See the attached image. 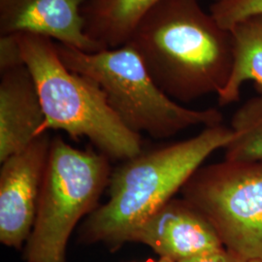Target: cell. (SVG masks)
<instances>
[{
	"instance_id": "1",
	"label": "cell",
	"mask_w": 262,
	"mask_h": 262,
	"mask_svg": "<svg viewBox=\"0 0 262 262\" xmlns=\"http://www.w3.org/2000/svg\"><path fill=\"white\" fill-rule=\"evenodd\" d=\"M129 43L159 89L190 102L225 88L234 63L230 30L198 0H159L139 19Z\"/></svg>"
},
{
	"instance_id": "2",
	"label": "cell",
	"mask_w": 262,
	"mask_h": 262,
	"mask_svg": "<svg viewBox=\"0 0 262 262\" xmlns=\"http://www.w3.org/2000/svg\"><path fill=\"white\" fill-rule=\"evenodd\" d=\"M234 133L222 123L196 136L127 159L111 174L109 199L97 207L80 229L83 243H101L115 251L131 243L137 229L181 190L215 150Z\"/></svg>"
},
{
	"instance_id": "3",
	"label": "cell",
	"mask_w": 262,
	"mask_h": 262,
	"mask_svg": "<svg viewBox=\"0 0 262 262\" xmlns=\"http://www.w3.org/2000/svg\"><path fill=\"white\" fill-rule=\"evenodd\" d=\"M16 35L45 116L43 133L54 129L66 131L72 138H88L112 159L127 160L140 155L141 135L124 125L94 80L63 63L54 40Z\"/></svg>"
},
{
	"instance_id": "4",
	"label": "cell",
	"mask_w": 262,
	"mask_h": 262,
	"mask_svg": "<svg viewBox=\"0 0 262 262\" xmlns=\"http://www.w3.org/2000/svg\"><path fill=\"white\" fill-rule=\"evenodd\" d=\"M56 48L63 63L94 80L124 125L139 135L147 133L163 139L192 126L223 122V115L215 109L192 110L171 99L156 84L129 43L95 53L59 43Z\"/></svg>"
},
{
	"instance_id": "5",
	"label": "cell",
	"mask_w": 262,
	"mask_h": 262,
	"mask_svg": "<svg viewBox=\"0 0 262 262\" xmlns=\"http://www.w3.org/2000/svg\"><path fill=\"white\" fill-rule=\"evenodd\" d=\"M111 174L102 152L79 150L58 137L52 140L35 223L24 248L27 261L66 262L70 236L97 208Z\"/></svg>"
},
{
	"instance_id": "6",
	"label": "cell",
	"mask_w": 262,
	"mask_h": 262,
	"mask_svg": "<svg viewBox=\"0 0 262 262\" xmlns=\"http://www.w3.org/2000/svg\"><path fill=\"white\" fill-rule=\"evenodd\" d=\"M181 190L225 249L245 260L262 258V161L200 167Z\"/></svg>"
},
{
	"instance_id": "7",
	"label": "cell",
	"mask_w": 262,
	"mask_h": 262,
	"mask_svg": "<svg viewBox=\"0 0 262 262\" xmlns=\"http://www.w3.org/2000/svg\"><path fill=\"white\" fill-rule=\"evenodd\" d=\"M52 140L42 134L1 162L0 242L21 250L32 232Z\"/></svg>"
},
{
	"instance_id": "8",
	"label": "cell",
	"mask_w": 262,
	"mask_h": 262,
	"mask_svg": "<svg viewBox=\"0 0 262 262\" xmlns=\"http://www.w3.org/2000/svg\"><path fill=\"white\" fill-rule=\"evenodd\" d=\"M131 243L150 247L159 257L182 262L224 247L213 225L186 199L172 198L134 233Z\"/></svg>"
},
{
	"instance_id": "9",
	"label": "cell",
	"mask_w": 262,
	"mask_h": 262,
	"mask_svg": "<svg viewBox=\"0 0 262 262\" xmlns=\"http://www.w3.org/2000/svg\"><path fill=\"white\" fill-rule=\"evenodd\" d=\"M89 0H0V33L34 34L77 50L104 48L85 31L83 5Z\"/></svg>"
},
{
	"instance_id": "10",
	"label": "cell",
	"mask_w": 262,
	"mask_h": 262,
	"mask_svg": "<svg viewBox=\"0 0 262 262\" xmlns=\"http://www.w3.org/2000/svg\"><path fill=\"white\" fill-rule=\"evenodd\" d=\"M45 116L27 66L1 71L0 162L27 148L43 133Z\"/></svg>"
},
{
	"instance_id": "11",
	"label": "cell",
	"mask_w": 262,
	"mask_h": 262,
	"mask_svg": "<svg viewBox=\"0 0 262 262\" xmlns=\"http://www.w3.org/2000/svg\"><path fill=\"white\" fill-rule=\"evenodd\" d=\"M159 0H94L83 9L88 35L104 49L124 45L139 19Z\"/></svg>"
},
{
	"instance_id": "12",
	"label": "cell",
	"mask_w": 262,
	"mask_h": 262,
	"mask_svg": "<svg viewBox=\"0 0 262 262\" xmlns=\"http://www.w3.org/2000/svg\"><path fill=\"white\" fill-rule=\"evenodd\" d=\"M234 44V63L230 78L217 94L225 106L239 100L244 83L253 81L262 89V14L249 17L230 29Z\"/></svg>"
},
{
	"instance_id": "13",
	"label": "cell",
	"mask_w": 262,
	"mask_h": 262,
	"mask_svg": "<svg viewBox=\"0 0 262 262\" xmlns=\"http://www.w3.org/2000/svg\"><path fill=\"white\" fill-rule=\"evenodd\" d=\"M234 113L231 120L233 139L225 147V160L262 161V89Z\"/></svg>"
},
{
	"instance_id": "14",
	"label": "cell",
	"mask_w": 262,
	"mask_h": 262,
	"mask_svg": "<svg viewBox=\"0 0 262 262\" xmlns=\"http://www.w3.org/2000/svg\"><path fill=\"white\" fill-rule=\"evenodd\" d=\"M211 14L225 29L239 21L262 14V0H220L211 6Z\"/></svg>"
},
{
	"instance_id": "15",
	"label": "cell",
	"mask_w": 262,
	"mask_h": 262,
	"mask_svg": "<svg viewBox=\"0 0 262 262\" xmlns=\"http://www.w3.org/2000/svg\"><path fill=\"white\" fill-rule=\"evenodd\" d=\"M19 41L16 34L1 35L0 37V71L23 66Z\"/></svg>"
},
{
	"instance_id": "16",
	"label": "cell",
	"mask_w": 262,
	"mask_h": 262,
	"mask_svg": "<svg viewBox=\"0 0 262 262\" xmlns=\"http://www.w3.org/2000/svg\"><path fill=\"white\" fill-rule=\"evenodd\" d=\"M182 262H247V260H245L236 253H232L231 251L223 248L219 251L206 253Z\"/></svg>"
},
{
	"instance_id": "17",
	"label": "cell",
	"mask_w": 262,
	"mask_h": 262,
	"mask_svg": "<svg viewBox=\"0 0 262 262\" xmlns=\"http://www.w3.org/2000/svg\"><path fill=\"white\" fill-rule=\"evenodd\" d=\"M147 262H174L172 261V260H169V259H166V258H161V257H159V260L158 261H154V260H149V261Z\"/></svg>"
},
{
	"instance_id": "18",
	"label": "cell",
	"mask_w": 262,
	"mask_h": 262,
	"mask_svg": "<svg viewBox=\"0 0 262 262\" xmlns=\"http://www.w3.org/2000/svg\"><path fill=\"white\" fill-rule=\"evenodd\" d=\"M247 262H262V258H255V259H251V260H247Z\"/></svg>"
},
{
	"instance_id": "19",
	"label": "cell",
	"mask_w": 262,
	"mask_h": 262,
	"mask_svg": "<svg viewBox=\"0 0 262 262\" xmlns=\"http://www.w3.org/2000/svg\"><path fill=\"white\" fill-rule=\"evenodd\" d=\"M89 1H94V0H89ZM89 1H88V2H89Z\"/></svg>"
},
{
	"instance_id": "20",
	"label": "cell",
	"mask_w": 262,
	"mask_h": 262,
	"mask_svg": "<svg viewBox=\"0 0 262 262\" xmlns=\"http://www.w3.org/2000/svg\"><path fill=\"white\" fill-rule=\"evenodd\" d=\"M215 1H220V0H215Z\"/></svg>"
},
{
	"instance_id": "21",
	"label": "cell",
	"mask_w": 262,
	"mask_h": 262,
	"mask_svg": "<svg viewBox=\"0 0 262 262\" xmlns=\"http://www.w3.org/2000/svg\"><path fill=\"white\" fill-rule=\"evenodd\" d=\"M27 262H28V261H27Z\"/></svg>"
}]
</instances>
